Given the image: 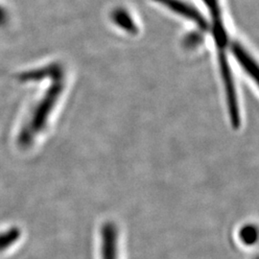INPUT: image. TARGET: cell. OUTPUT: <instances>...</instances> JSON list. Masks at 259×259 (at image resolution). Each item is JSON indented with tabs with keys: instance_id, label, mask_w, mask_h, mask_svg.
Returning a JSON list of instances; mask_svg holds the SVG:
<instances>
[{
	"instance_id": "obj_1",
	"label": "cell",
	"mask_w": 259,
	"mask_h": 259,
	"mask_svg": "<svg viewBox=\"0 0 259 259\" xmlns=\"http://www.w3.org/2000/svg\"><path fill=\"white\" fill-rule=\"evenodd\" d=\"M61 92H62V83L57 82L47 91L46 96L38 104L36 111L34 112L32 122H31V127H30V129L34 134L40 132L46 126L49 114L52 111L53 107L55 106L57 99L61 94Z\"/></svg>"
},
{
	"instance_id": "obj_2",
	"label": "cell",
	"mask_w": 259,
	"mask_h": 259,
	"mask_svg": "<svg viewBox=\"0 0 259 259\" xmlns=\"http://www.w3.org/2000/svg\"><path fill=\"white\" fill-rule=\"evenodd\" d=\"M219 60H220V65H221L223 79H224V83L226 87L232 125L234 126V128H238L240 125V115H239V108H238V104H237V97H236L235 88H234V83L232 80L230 65L227 62V58L225 56L224 49L222 48H219Z\"/></svg>"
},
{
	"instance_id": "obj_3",
	"label": "cell",
	"mask_w": 259,
	"mask_h": 259,
	"mask_svg": "<svg viewBox=\"0 0 259 259\" xmlns=\"http://www.w3.org/2000/svg\"><path fill=\"white\" fill-rule=\"evenodd\" d=\"M156 1H158L162 5L167 6L169 9L173 10L174 12L182 15L183 17L193 20L197 25H199V27L203 29L207 28V24L204 18L200 15V13L194 8L189 7L184 2H181L179 0H156Z\"/></svg>"
},
{
	"instance_id": "obj_4",
	"label": "cell",
	"mask_w": 259,
	"mask_h": 259,
	"mask_svg": "<svg viewBox=\"0 0 259 259\" xmlns=\"http://www.w3.org/2000/svg\"><path fill=\"white\" fill-rule=\"evenodd\" d=\"M103 259H116V230L112 225L103 228Z\"/></svg>"
},
{
	"instance_id": "obj_5",
	"label": "cell",
	"mask_w": 259,
	"mask_h": 259,
	"mask_svg": "<svg viewBox=\"0 0 259 259\" xmlns=\"http://www.w3.org/2000/svg\"><path fill=\"white\" fill-rule=\"evenodd\" d=\"M232 52L237 58L240 65L245 68L246 72L251 76L254 80H256L257 77V66L253 63L252 59L250 55L246 52V50L238 44H233L232 47Z\"/></svg>"
},
{
	"instance_id": "obj_6",
	"label": "cell",
	"mask_w": 259,
	"mask_h": 259,
	"mask_svg": "<svg viewBox=\"0 0 259 259\" xmlns=\"http://www.w3.org/2000/svg\"><path fill=\"white\" fill-rule=\"evenodd\" d=\"M21 232L18 228H11L7 232L0 233V251L8 249L19 240Z\"/></svg>"
},
{
	"instance_id": "obj_7",
	"label": "cell",
	"mask_w": 259,
	"mask_h": 259,
	"mask_svg": "<svg viewBox=\"0 0 259 259\" xmlns=\"http://www.w3.org/2000/svg\"><path fill=\"white\" fill-rule=\"evenodd\" d=\"M241 239L244 241L246 244H252L253 242L256 241V237H257V232H256V229H254L253 227H245L242 231H241L240 234Z\"/></svg>"
},
{
	"instance_id": "obj_8",
	"label": "cell",
	"mask_w": 259,
	"mask_h": 259,
	"mask_svg": "<svg viewBox=\"0 0 259 259\" xmlns=\"http://www.w3.org/2000/svg\"><path fill=\"white\" fill-rule=\"evenodd\" d=\"M33 132L30 128H25L20 132L19 137V143L22 147H27L33 140Z\"/></svg>"
},
{
	"instance_id": "obj_9",
	"label": "cell",
	"mask_w": 259,
	"mask_h": 259,
	"mask_svg": "<svg viewBox=\"0 0 259 259\" xmlns=\"http://www.w3.org/2000/svg\"><path fill=\"white\" fill-rule=\"evenodd\" d=\"M114 19H115V21L118 23V24H120L122 27H129V30L131 29V26H133V25H131L129 23H133L132 21H131V19L130 18L127 17V15H123L122 13L120 14H115V17H114Z\"/></svg>"
},
{
	"instance_id": "obj_10",
	"label": "cell",
	"mask_w": 259,
	"mask_h": 259,
	"mask_svg": "<svg viewBox=\"0 0 259 259\" xmlns=\"http://www.w3.org/2000/svg\"><path fill=\"white\" fill-rule=\"evenodd\" d=\"M4 19H5V16H4V14H3V11L0 9V22L3 21Z\"/></svg>"
}]
</instances>
